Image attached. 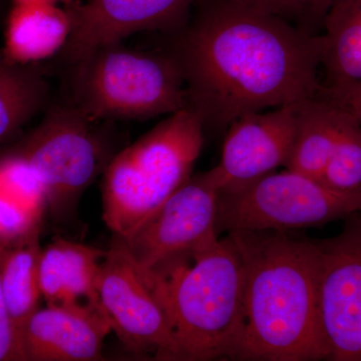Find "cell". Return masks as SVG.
<instances>
[{
    "label": "cell",
    "instance_id": "18",
    "mask_svg": "<svg viewBox=\"0 0 361 361\" xmlns=\"http://www.w3.org/2000/svg\"><path fill=\"white\" fill-rule=\"evenodd\" d=\"M40 227L6 246L0 266V283L7 310L20 331L25 320L39 310Z\"/></svg>",
    "mask_w": 361,
    "mask_h": 361
},
{
    "label": "cell",
    "instance_id": "1",
    "mask_svg": "<svg viewBox=\"0 0 361 361\" xmlns=\"http://www.w3.org/2000/svg\"><path fill=\"white\" fill-rule=\"evenodd\" d=\"M170 35L166 51L184 78L188 108L205 128L300 103L322 85V35L241 0H197Z\"/></svg>",
    "mask_w": 361,
    "mask_h": 361
},
{
    "label": "cell",
    "instance_id": "16",
    "mask_svg": "<svg viewBox=\"0 0 361 361\" xmlns=\"http://www.w3.org/2000/svg\"><path fill=\"white\" fill-rule=\"evenodd\" d=\"M348 111L318 96L297 104L295 137L287 170L320 180Z\"/></svg>",
    "mask_w": 361,
    "mask_h": 361
},
{
    "label": "cell",
    "instance_id": "12",
    "mask_svg": "<svg viewBox=\"0 0 361 361\" xmlns=\"http://www.w3.org/2000/svg\"><path fill=\"white\" fill-rule=\"evenodd\" d=\"M296 123L297 104L247 114L235 120L227 128L220 163L213 168L221 191L245 186L286 167Z\"/></svg>",
    "mask_w": 361,
    "mask_h": 361
},
{
    "label": "cell",
    "instance_id": "14",
    "mask_svg": "<svg viewBox=\"0 0 361 361\" xmlns=\"http://www.w3.org/2000/svg\"><path fill=\"white\" fill-rule=\"evenodd\" d=\"M106 251L56 239L40 253V292L47 304L89 303L103 310L99 298L101 263Z\"/></svg>",
    "mask_w": 361,
    "mask_h": 361
},
{
    "label": "cell",
    "instance_id": "9",
    "mask_svg": "<svg viewBox=\"0 0 361 361\" xmlns=\"http://www.w3.org/2000/svg\"><path fill=\"white\" fill-rule=\"evenodd\" d=\"M221 191L214 169L191 176L163 206L126 242L135 262L159 272L192 259L219 238L217 205Z\"/></svg>",
    "mask_w": 361,
    "mask_h": 361
},
{
    "label": "cell",
    "instance_id": "15",
    "mask_svg": "<svg viewBox=\"0 0 361 361\" xmlns=\"http://www.w3.org/2000/svg\"><path fill=\"white\" fill-rule=\"evenodd\" d=\"M68 9L59 4H13L6 18L2 54L21 66H35L65 49L71 33Z\"/></svg>",
    "mask_w": 361,
    "mask_h": 361
},
{
    "label": "cell",
    "instance_id": "5",
    "mask_svg": "<svg viewBox=\"0 0 361 361\" xmlns=\"http://www.w3.org/2000/svg\"><path fill=\"white\" fill-rule=\"evenodd\" d=\"M68 66L66 99L92 120H149L188 108L184 78L166 51H140L114 42Z\"/></svg>",
    "mask_w": 361,
    "mask_h": 361
},
{
    "label": "cell",
    "instance_id": "19",
    "mask_svg": "<svg viewBox=\"0 0 361 361\" xmlns=\"http://www.w3.org/2000/svg\"><path fill=\"white\" fill-rule=\"evenodd\" d=\"M325 84L361 82V0H341L330 8L322 35Z\"/></svg>",
    "mask_w": 361,
    "mask_h": 361
},
{
    "label": "cell",
    "instance_id": "17",
    "mask_svg": "<svg viewBox=\"0 0 361 361\" xmlns=\"http://www.w3.org/2000/svg\"><path fill=\"white\" fill-rule=\"evenodd\" d=\"M47 200L25 159L13 151L0 159V242L13 243L40 227Z\"/></svg>",
    "mask_w": 361,
    "mask_h": 361
},
{
    "label": "cell",
    "instance_id": "7",
    "mask_svg": "<svg viewBox=\"0 0 361 361\" xmlns=\"http://www.w3.org/2000/svg\"><path fill=\"white\" fill-rule=\"evenodd\" d=\"M361 211V188L331 189L285 169L237 189L221 191L217 231H276L319 227Z\"/></svg>",
    "mask_w": 361,
    "mask_h": 361
},
{
    "label": "cell",
    "instance_id": "20",
    "mask_svg": "<svg viewBox=\"0 0 361 361\" xmlns=\"http://www.w3.org/2000/svg\"><path fill=\"white\" fill-rule=\"evenodd\" d=\"M49 94V85L35 66L18 65L0 52V145L47 106Z\"/></svg>",
    "mask_w": 361,
    "mask_h": 361
},
{
    "label": "cell",
    "instance_id": "2",
    "mask_svg": "<svg viewBox=\"0 0 361 361\" xmlns=\"http://www.w3.org/2000/svg\"><path fill=\"white\" fill-rule=\"evenodd\" d=\"M243 265L237 360H329L318 319L319 251L288 232L227 233Z\"/></svg>",
    "mask_w": 361,
    "mask_h": 361
},
{
    "label": "cell",
    "instance_id": "6",
    "mask_svg": "<svg viewBox=\"0 0 361 361\" xmlns=\"http://www.w3.org/2000/svg\"><path fill=\"white\" fill-rule=\"evenodd\" d=\"M97 122L63 99L16 149L42 184L54 221L70 219L85 189L113 158Z\"/></svg>",
    "mask_w": 361,
    "mask_h": 361
},
{
    "label": "cell",
    "instance_id": "4",
    "mask_svg": "<svg viewBox=\"0 0 361 361\" xmlns=\"http://www.w3.org/2000/svg\"><path fill=\"white\" fill-rule=\"evenodd\" d=\"M204 130L196 113L183 109L113 156L103 173V216L115 236L132 238L191 177Z\"/></svg>",
    "mask_w": 361,
    "mask_h": 361
},
{
    "label": "cell",
    "instance_id": "11",
    "mask_svg": "<svg viewBox=\"0 0 361 361\" xmlns=\"http://www.w3.org/2000/svg\"><path fill=\"white\" fill-rule=\"evenodd\" d=\"M197 0H85L66 6L70 39L59 56L68 66L104 44L142 32H172L184 25Z\"/></svg>",
    "mask_w": 361,
    "mask_h": 361
},
{
    "label": "cell",
    "instance_id": "26",
    "mask_svg": "<svg viewBox=\"0 0 361 361\" xmlns=\"http://www.w3.org/2000/svg\"><path fill=\"white\" fill-rule=\"evenodd\" d=\"M337 1H341V0H334V4H336V2ZM334 4H332V6H334Z\"/></svg>",
    "mask_w": 361,
    "mask_h": 361
},
{
    "label": "cell",
    "instance_id": "25",
    "mask_svg": "<svg viewBox=\"0 0 361 361\" xmlns=\"http://www.w3.org/2000/svg\"><path fill=\"white\" fill-rule=\"evenodd\" d=\"M75 0H13V4H51L70 6Z\"/></svg>",
    "mask_w": 361,
    "mask_h": 361
},
{
    "label": "cell",
    "instance_id": "8",
    "mask_svg": "<svg viewBox=\"0 0 361 361\" xmlns=\"http://www.w3.org/2000/svg\"><path fill=\"white\" fill-rule=\"evenodd\" d=\"M99 298L111 331L128 351L174 360L172 326L156 273L137 264L120 237L115 236L101 263Z\"/></svg>",
    "mask_w": 361,
    "mask_h": 361
},
{
    "label": "cell",
    "instance_id": "23",
    "mask_svg": "<svg viewBox=\"0 0 361 361\" xmlns=\"http://www.w3.org/2000/svg\"><path fill=\"white\" fill-rule=\"evenodd\" d=\"M6 244L0 242V266L6 249ZM0 361H25L21 351L20 336L14 326L0 283Z\"/></svg>",
    "mask_w": 361,
    "mask_h": 361
},
{
    "label": "cell",
    "instance_id": "3",
    "mask_svg": "<svg viewBox=\"0 0 361 361\" xmlns=\"http://www.w3.org/2000/svg\"><path fill=\"white\" fill-rule=\"evenodd\" d=\"M157 274L174 337V360H236L242 332L243 265L229 235Z\"/></svg>",
    "mask_w": 361,
    "mask_h": 361
},
{
    "label": "cell",
    "instance_id": "10",
    "mask_svg": "<svg viewBox=\"0 0 361 361\" xmlns=\"http://www.w3.org/2000/svg\"><path fill=\"white\" fill-rule=\"evenodd\" d=\"M319 251L318 319L329 360L361 361V213Z\"/></svg>",
    "mask_w": 361,
    "mask_h": 361
},
{
    "label": "cell",
    "instance_id": "24",
    "mask_svg": "<svg viewBox=\"0 0 361 361\" xmlns=\"http://www.w3.org/2000/svg\"><path fill=\"white\" fill-rule=\"evenodd\" d=\"M316 96L341 106L361 123V82H322Z\"/></svg>",
    "mask_w": 361,
    "mask_h": 361
},
{
    "label": "cell",
    "instance_id": "27",
    "mask_svg": "<svg viewBox=\"0 0 361 361\" xmlns=\"http://www.w3.org/2000/svg\"><path fill=\"white\" fill-rule=\"evenodd\" d=\"M360 213H361V211H360Z\"/></svg>",
    "mask_w": 361,
    "mask_h": 361
},
{
    "label": "cell",
    "instance_id": "22",
    "mask_svg": "<svg viewBox=\"0 0 361 361\" xmlns=\"http://www.w3.org/2000/svg\"><path fill=\"white\" fill-rule=\"evenodd\" d=\"M311 35H322L334 0H241Z\"/></svg>",
    "mask_w": 361,
    "mask_h": 361
},
{
    "label": "cell",
    "instance_id": "21",
    "mask_svg": "<svg viewBox=\"0 0 361 361\" xmlns=\"http://www.w3.org/2000/svg\"><path fill=\"white\" fill-rule=\"evenodd\" d=\"M320 182L338 191L361 188V123L349 111Z\"/></svg>",
    "mask_w": 361,
    "mask_h": 361
},
{
    "label": "cell",
    "instance_id": "13",
    "mask_svg": "<svg viewBox=\"0 0 361 361\" xmlns=\"http://www.w3.org/2000/svg\"><path fill=\"white\" fill-rule=\"evenodd\" d=\"M111 331L104 310L89 303H54L35 310L18 336L25 361H96Z\"/></svg>",
    "mask_w": 361,
    "mask_h": 361
}]
</instances>
